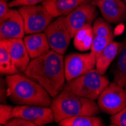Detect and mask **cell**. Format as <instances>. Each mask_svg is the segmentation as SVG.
Returning <instances> with one entry per match:
<instances>
[{"label": "cell", "instance_id": "9c48e42d", "mask_svg": "<svg viewBox=\"0 0 126 126\" xmlns=\"http://www.w3.org/2000/svg\"><path fill=\"white\" fill-rule=\"evenodd\" d=\"M97 15L96 5L92 2H87L80 5L70 14L66 15V22L72 38L84 26L91 24Z\"/></svg>", "mask_w": 126, "mask_h": 126}, {"label": "cell", "instance_id": "6da1fadb", "mask_svg": "<svg viewBox=\"0 0 126 126\" xmlns=\"http://www.w3.org/2000/svg\"><path fill=\"white\" fill-rule=\"evenodd\" d=\"M24 74L36 80L51 97H54L65 85L63 56L51 50L39 58L32 59Z\"/></svg>", "mask_w": 126, "mask_h": 126}, {"label": "cell", "instance_id": "9a60e30c", "mask_svg": "<svg viewBox=\"0 0 126 126\" xmlns=\"http://www.w3.org/2000/svg\"><path fill=\"white\" fill-rule=\"evenodd\" d=\"M88 0H45L42 5L54 17H58L70 14L78 6Z\"/></svg>", "mask_w": 126, "mask_h": 126}, {"label": "cell", "instance_id": "5bb4252c", "mask_svg": "<svg viewBox=\"0 0 126 126\" xmlns=\"http://www.w3.org/2000/svg\"><path fill=\"white\" fill-rule=\"evenodd\" d=\"M24 41L31 59L39 58L51 51L47 36L43 32L29 34Z\"/></svg>", "mask_w": 126, "mask_h": 126}, {"label": "cell", "instance_id": "ba28073f", "mask_svg": "<svg viewBox=\"0 0 126 126\" xmlns=\"http://www.w3.org/2000/svg\"><path fill=\"white\" fill-rule=\"evenodd\" d=\"M96 57L91 53H73L64 58L66 81L76 79L82 76L96 66Z\"/></svg>", "mask_w": 126, "mask_h": 126}, {"label": "cell", "instance_id": "277c9868", "mask_svg": "<svg viewBox=\"0 0 126 126\" xmlns=\"http://www.w3.org/2000/svg\"><path fill=\"white\" fill-rule=\"evenodd\" d=\"M109 84L108 78L94 68L89 72L66 82L63 88L76 95L95 100Z\"/></svg>", "mask_w": 126, "mask_h": 126}, {"label": "cell", "instance_id": "603a6c76", "mask_svg": "<svg viewBox=\"0 0 126 126\" xmlns=\"http://www.w3.org/2000/svg\"><path fill=\"white\" fill-rule=\"evenodd\" d=\"M13 108L10 105H0V125H5L8 122L13 118Z\"/></svg>", "mask_w": 126, "mask_h": 126}, {"label": "cell", "instance_id": "7a4b0ae2", "mask_svg": "<svg viewBox=\"0 0 126 126\" xmlns=\"http://www.w3.org/2000/svg\"><path fill=\"white\" fill-rule=\"evenodd\" d=\"M7 97L18 105L51 107V96L38 82L20 73L7 75Z\"/></svg>", "mask_w": 126, "mask_h": 126}, {"label": "cell", "instance_id": "7c38bea8", "mask_svg": "<svg viewBox=\"0 0 126 126\" xmlns=\"http://www.w3.org/2000/svg\"><path fill=\"white\" fill-rule=\"evenodd\" d=\"M104 18L111 24H119L126 19V4L122 0H93Z\"/></svg>", "mask_w": 126, "mask_h": 126}, {"label": "cell", "instance_id": "52a82bcc", "mask_svg": "<svg viewBox=\"0 0 126 126\" xmlns=\"http://www.w3.org/2000/svg\"><path fill=\"white\" fill-rule=\"evenodd\" d=\"M44 32L47 36L51 49L58 54H63L72 38L66 16L58 17L52 21Z\"/></svg>", "mask_w": 126, "mask_h": 126}, {"label": "cell", "instance_id": "3957f363", "mask_svg": "<svg viewBox=\"0 0 126 126\" xmlns=\"http://www.w3.org/2000/svg\"><path fill=\"white\" fill-rule=\"evenodd\" d=\"M51 108L57 123L73 116H97L101 111L95 100L76 95L64 88L53 97Z\"/></svg>", "mask_w": 126, "mask_h": 126}, {"label": "cell", "instance_id": "2e32d148", "mask_svg": "<svg viewBox=\"0 0 126 126\" xmlns=\"http://www.w3.org/2000/svg\"><path fill=\"white\" fill-rule=\"evenodd\" d=\"M121 46L122 42L112 41L97 58L95 68L100 74H105L111 63L117 57Z\"/></svg>", "mask_w": 126, "mask_h": 126}, {"label": "cell", "instance_id": "83f0119b", "mask_svg": "<svg viewBox=\"0 0 126 126\" xmlns=\"http://www.w3.org/2000/svg\"><path fill=\"white\" fill-rule=\"evenodd\" d=\"M88 1H91H91H92V0H88Z\"/></svg>", "mask_w": 126, "mask_h": 126}, {"label": "cell", "instance_id": "ffe728a7", "mask_svg": "<svg viewBox=\"0 0 126 126\" xmlns=\"http://www.w3.org/2000/svg\"><path fill=\"white\" fill-rule=\"evenodd\" d=\"M0 73L2 75H12L20 73L13 63L6 45L2 40H0Z\"/></svg>", "mask_w": 126, "mask_h": 126}, {"label": "cell", "instance_id": "4fadbf2b", "mask_svg": "<svg viewBox=\"0 0 126 126\" xmlns=\"http://www.w3.org/2000/svg\"><path fill=\"white\" fill-rule=\"evenodd\" d=\"M3 41L8 48L13 63L20 73H24L30 63V57L27 51L24 39H0Z\"/></svg>", "mask_w": 126, "mask_h": 126}, {"label": "cell", "instance_id": "f546056e", "mask_svg": "<svg viewBox=\"0 0 126 126\" xmlns=\"http://www.w3.org/2000/svg\"><path fill=\"white\" fill-rule=\"evenodd\" d=\"M125 1H126V0H125Z\"/></svg>", "mask_w": 126, "mask_h": 126}, {"label": "cell", "instance_id": "7402d4cb", "mask_svg": "<svg viewBox=\"0 0 126 126\" xmlns=\"http://www.w3.org/2000/svg\"><path fill=\"white\" fill-rule=\"evenodd\" d=\"M92 30L94 36L104 37L112 33V28L109 23L105 19L104 20L101 17H98L94 21Z\"/></svg>", "mask_w": 126, "mask_h": 126}, {"label": "cell", "instance_id": "8992f818", "mask_svg": "<svg viewBox=\"0 0 126 126\" xmlns=\"http://www.w3.org/2000/svg\"><path fill=\"white\" fill-rule=\"evenodd\" d=\"M97 104L102 112L114 115L126 107V88L116 82L110 83L97 98Z\"/></svg>", "mask_w": 126, "mask_h": 126}, {"label": "cell", "instance_id": "484cf974", "mask_svg": "<svg viewBox=\"0 0 126 126\" xmlns=\"http://www.w3.org/2000/svg\"><path fill=\"white\" fill-rule=\"evenodd\" d=\"M5 126H36V125L25 119L14 117L8 122Z\"/></svg>", "mask_w": 126, "mask_h": 126}, {"label": "cell", "instance_id": "30bf717a", "mask_svg": "<svg viewBox=\"0 0 126 126\" xmlns=\"http://www.w3.org/2000/svg\"><path fill=\"white\" fill-rule=\"evenodd\" d=\"M25 34L24 21L19 10L9 8L0 17V39H24Z\"/></svg>", "mask_w": 126, "mask_h": 126}, {"label": "cell", "instance_id": "4316f807", "mask_svg": "<svg viewBox=\"0 0 126 126\" xmlns=\"http://www.w3.org/2000/svg\"><path fill=\"white\" fill-rule=\"evenodd\" d=\"M9 8L7 0H0V17L4 16L8 12Z\"/></svg>", "mask_w": 126, "mask_h": 126}, {"label": "cell", "instance_id": "f1b7e54d", "mask_svg": "<svg viewBox=\"0 0 126 126\" xmlns=\"http://www.w3.org/2000/svg\"><path fill=\"white\" fill-rule=\"evenodd\" d=\"M125 4H126V1H125Z\"/></svg>", "mask_w": 126, "mask_h": 126}, {"label": "cell", "instance_id": "1f68e13d", "mask_svg": "<svg viewBox=\"0 0 126 126\" xmlns=\"http://www.w3.org/2000/svg\"><path fill=\"white\" fill-rule=\"evenodd\" d=\"M92 1H93V0H92Z\"/></svg>", "mask_w": 126, "mask_h": 126}, {"label": "cell", "instance_id": "d6986e66", "mask_svg": "<svg viewBox=\"0 0 126 126\" xmlns=\"http://www.w3.org/2000/svg\"><path fill=\"white\" fill-rule=\"evenodd\" d=\"M60 126H104L102 118L97 116H78L66 118L58 122Z\"/></svg>", "mask_w": 126, "mask_h": 126}, {"label": "cell", "instance_id": "44dd1931", "mask_svg": "<svg viewBox=\"0 0 126 126\" xmlns=\"http://www.w3.org/2000/svg\"><path fill=\"white\" fill-rule=\"evenodd\" d=\"M114 39V35L113 32L110 35L104 37H101V36H94V41L92 43L91 48V52L92 53L95 57L96 58L100 55V54L105 49V48L107 45L112 42Z\"/></svg>", "mask_w": 126, "mask_h": 126}, {"label": "cell", "instance_id": "4dcf8cb0", "mask_svg": "<svg viewBox=\"0 0 126 126\" xmlns=\"http://www.w3.org/2000/svg\"><path fill=\"white\" fill-rule=\"evenodd\" d=\"M7 1H8V0H7Z\"/></svg>", "mask_w": 126, "mask_h": 126}, {"label": "cell", "instance_id": "5b68a950", "mask_svg": "<svg viewBox=\"0 0 126 126\" xmlns=\"http://www.w3.org/2000/svg\"><path fill=\"white\" fill-rule=\"evenodd\" d=\"M18 10L24 19L27 35L45 31L54 18L42 5L20 6Z\"/></svg>", "mask_w": 126, "mask_h": 126}, {"label": "cell", "instance_id": "e0dca14e", "mask_svg": "<svg viewBox=\"0 0 126 126\" xmlns=\"http://www.w3.org/2000/svg\"><path fill=\"white\" fill-rule=\"evenodd\" d=\"M73 38V45L78 51H86L91 49L94 38L91 24L85 25L78 30Z\"/></svg>", "mask_w": 126, "mask_h": 126}, {"label": "cell", "instance_id": "d4e9b609", "mask_svg": "<svg viewBox=\"0 0 126 126\" xmlns=\"http://www.w3.org/2000/svg\"><path fill=\"white\" fill-rule=\"evenodd\" d=\"M45 0H12L8 2L9 8L20 7V6H31L36 5L39 3H42Z\"/></svg>", "mask_w": 126, "mask_h": 126}, {"label": "cell", "instance_id": "8fae6325", "mask_svg": "<svg viewBox=\"0 0 126 126\" xmlns=\"http://www.w3.org/2000/svg\"><path fill=\"white\" fill-rule=\"evenodd\" d=\"M25 119L35 123L36 126H42L54 122L52 109L48 107L36 105H19L13 108V118Z\"/></svg>", "mask_w": 126, "mask_h": 126}, {"label": "cell", "instance_id": "ac0fdd59", "mask_svg": "<svg viewBox=\"0 0 126 126\" xmlns=\"http://www.w3.org/2000/svg\"><path fill=\"white\" fill-rule=\"evenodd\" d=\"M114 80L119 86L126 88V39L117 55V61L113 70Z\"/></svg>", "mask_w": 126, "mask_h": 126}, {"label": "cell", "instance_id": "cb8c5ba5", "mask_svg": "<svg viewBox=\"0 0 126 126\" xmlns=\"http://www.w3.org/2000/svg\"><path fill=\"white\" fill-rule=\"evenodd\" d=\"M110 125L126 126V107L110 117Z\"/></svg>", "mask_w": 126, "mask_h": 126}]
</instances>
